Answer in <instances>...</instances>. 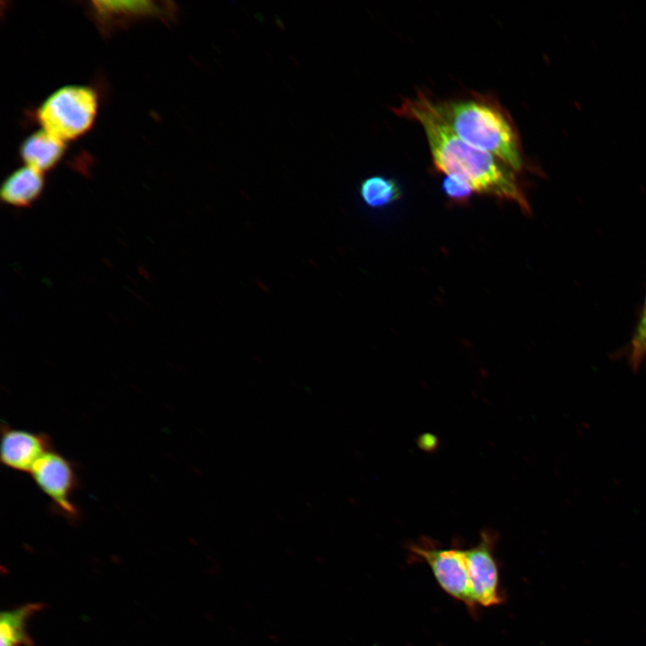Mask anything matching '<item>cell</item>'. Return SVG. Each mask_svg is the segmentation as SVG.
<instances>
[{"instance_id":"obj_5","label":"cell","mask_w":646,"mask_h":646,"mask_svg":"<svg viewBox=\"0 0 646 646\" xmlns=\"http://www.w3.org/2000/svg\"><path fill=\"white\" fill-rule=\"evenodd\" d=\"M30 475L36 486L49 499L53 513L72 524L79 521L80 509L73 497L80 480L74 461L53 449L37 462Z\"/></svg>"},{"instance_id":"obj_9","label":"cell","mask_w":646,"mask_h":646,"mask_svg":"<svg viewBox=\"0 0 646 646\" xmlns=\"http://www.w3.org/2000/svg\"><path fill=\"white\" fill-rule=\"evenodd\" d=\"M43 173L29 166L13 170L4 180L0 196L4 203L14 207H29L42 194Z\"/></svg>"},{"instance_id":"obj_4","label":"cell","mask_w":646,"mask_h":646,"mask_svg":"<svg viewBox=\"0 0 646 646\" xmlns=\"http://www.w3.org/2000/svg\"><path fill=\"white\" fill-rule=\"evenodd\" d=\"M415 559L424 562L438 582L449 596L463 603L475 614L476 606L465 548L458 546H439L431 539L422 538L409 546Z\"/></svg>"},{"instance_id":"obj_14","label":"cell","mask_w":646,"mask_h":646,"mask_svg":"<svg viewBox=\"0 0 646 646\" xmlns=\"http://www.w3.org/2000/svg\"><path fill=\"white\" fill-rule=\"evenodd\" d=\"M441 189L450 201L458 205L467 204L475 193L468 183L451 175L444 176Z\"/></svg>"},{"instance_id":"obj_2","label":"cell","mask_w":646,"mask_h":646,"mask_svg":"<svg viewBox=\"0 0 646 646\" xmlns=\"http://www.w3.org/2000/svg\"><path fill=\"white\" fill-rule=\"evenodd\" d=\"M433 105L447 126L467 144L494 155L518 173L529 167L511 115L493 95L473 92L468 98L433 101Z\"/></svg>"},{"instance_id":"obj_3","label":"cell","mask_w":646,"mask_h":646,"mask_svg":"<svg viewBox=\"0 0 646 646\" xmlns=\"http://www.w3.org/2000/svg\"><path fill=\"white\" fill-rule=\"evenodd\" d=\"M98 111L95 91L83 85H66L52 92L38 108L36 118L42 129L65 142L84 135Z\"/></svg>"},{"instance_id":"obj_13","label":"cell","mask_w":646,"mask_h":646,"mask_svg":"<svg viewBox=\"0 0 646 646\" xmlns=\"http://www.w3.org/2000/svg\"><path fill=\"white\" fill-rule=\"evenodd\" d=\"M646 358V296L630 343L628 362L636 371Z\"/></svg>"},{"instance_id":"obj_6","label":"cell","mask_w":646,"mask_h":646,"mask_svg":"<svg viewBox=\"0 0 646 646\" xmlns=\"http://www.w3.org/2000/svg\"><path fill=\"white\" fill-rule=\"evenodd\" d=\"M496 539L493 532L482 531L478 542L465 548L474 600L477 607L498 606L504 600L494 554Z\"/></svg>"},{"instance_id":"obj_8","label":"cell","mask_w":646,"mask_h":646,"mask_svg":"<svg viewBox=\"0 0 646 646\" xmlns=\"http://www.w3.org/2000/svg\"><path fill=\"white\" fill-rule=\"evenodd\" d=\"M53 449L52 438L45 432L1 424L0 460L9 469L31 474L37 462Z\"/></svg>"},{"instance_id":"obj_12","label":"cell","mask_w":646,"mask_h":646,"mask_svg":"<svg viewBox=\"0 0 646 646\" xmlns=\"http://www.w3.org/2000/svg\"><path fill=\"white\" fill-rule=\"evenodd\" d=\"M358 192L364 205L373 209L388 207L402 196V189L397 180L382 175L363 179L359 184Z\"/></svg>"},{"instance_id":"obj_7","label":"cell","mask_w":646,"mask_h":646,"mask_svg":"<svg viewBox=\"0 0 646 646\" xmlns=\"http://www.w3.org/2000/svg\"><path fill=\"white\" fill-rule=\"evenodd\" d=\"M88 9L102 35H109L135 21L170 18L174 11L171 3L145 0L92 1Z\"/></svg>"},{"instance_id":"obj_11","label":"cell","mask_w":646,"mask_h":646,"mask_svg":"<svg viewBox=\"0 0 646 646\" xmlns=\"http://www.w3.org/2000/svg\"><path fill=\"white\" fill-rule=\"evenodd\" d=\"M41 603H28L0 615V646H35L28 634V619L42 610Z\"/></svg>"},{"instance_id":"obj_10","label":"cell","mask_w":646,"mask_h":646,"mask_svg":"<svg viewBox=\"0 0 646 646\" xmlns=\"http://www.w3.org/2000/svg\"><path fill=\"white\" fill-rule=\"evenodd\" d=\"M65 152V142L43 129L26 137L19 149L20 156L26 166L42 173L54 168L63 158Z\"/></svg>"},{"instance_id":"obj_1","label":"cell","mask_w":646,"mask_h":646,"mask_svg":"<svg viewBox=\"0 0 646 646\" xmlns=\"http://www.w3.org/2000/svg\"><path fill=\"white\" fill-rule=\"evenodd\" d=\"M393 111L421 125L437 170L465 180L475 193L514 202L524 213H530L517 172L494 155L458 137L424 93L404 100Z\"/></svg>"}]
</instances>
